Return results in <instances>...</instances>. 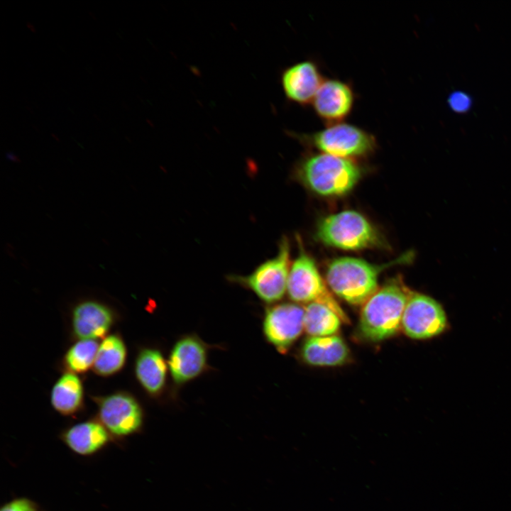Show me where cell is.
Segmentation results:
<instances>
[{
    "label": "cell",
    "mask_w": 511,
    "mask_h": 511,
    "mask_svg": "<svg viewBox=\"0 0 511 511\" xmlns=\"http://www.w3.org/2000/svg\"><path fill=\"white\" fill-rule=\"evenodd\" d=\"M448 104L455 112L464 113L470 109L472 99L466 93L462 91H455L449 95Z\"/></svg>",
    "instance_id": "7402d4cb"
},
{
    "label": "cell",
    "mask_w": 511,
    "mask_h": 511,
    "mask_svg": "<svg viewBox=\"0 0 511 511\" xmlns=\"http://www.w3.org/2000/svg\"><path fill=\"white\" fill-rule=\"evenodd\" d=\"M167 366L158 350L146 348L140 353L136 361V376L150 394L158 395L163 391L166 383Z\"/></svg>",
    "instance_id": "e0dca14e"
},
{
    "label": "cell",
    "mask_w": 511,
    "mask_h": 511,
    "mask_svg": "<svg viewBox=\"0 0 511 511\" xmlns=\"http://www.w3.org/2000/svg\"><path fill=\"white\" fill-rule=\"evenodd\" d=\"M287 134L322 153L348 159L367 156L375 151L378 145L373 133L344 121L326 125L324 128L312 133L288 131Z\"/></svg>",
    "instance_id": "277c9868"
},
{
    "label": "cell",
    "mask_w": 511,
    "mask_h": 511,
    "mask_svg": "<svg viewBox=\"0 0 511 511\" xmlns=\"http://www.w3.org/2000/svg\"><path fill=\"white\" fill-rule=\"evenodd\" d=\"M446 313L434 298L412 292L406 304L402 329L410 338L425 340L436 337L447 330Z\"/></svg>",
    "instance_id": "ba28073f"
},
{
    "label": "cell",
    "mask_w": 511,
    "mask_h": 511,
    "mask_svg": "<svg viewBox=\"0 0 511 511\" xmlns=\"http://www.w3.org/2000/svg\"><path fill=\"white\" fill-rule=\"evenodd\" d=\"M98 343L94 339H82L70 348L66 356L68 367L73 371L80 373L94 364L99 349Z\"/></svg>",
    "instance_id": "44dd1931"
},
{
    "label": "cell",
    "mask_w": 511,
    "mask_h": 511,
    "mask_svg": "<svg viewBox=\"0 0 511 511\" xmlns=\"http://www.w3.org/2000/svg\"><path fill=\"white\" fill-rule=\"evenodd\" d=\"M82 398V387L77 376L66 373L56 383L52 390L54 408L62 414H70L79 408Z\"/></svg>",
    "instance_id": "d6986e66"
},
{
    "label": "cell",
    "mask_w": 511,
    "mask_h": 511,
    "mask_svg": "<svg viewBox=\"0 0 511 511\" xmlns=\"http://www.w3.org/2000/svg\"><path fill=\"white\" fill-rule=\"evenodd\" d=\"M295 175L310 191L322 197H340L356 186L362 175L354 160L326 153L310 154L297 164Z\"/></svg>",
    "instance_id": "6da1fadb"
},
{
    "label": "cell",
    "mask_w": 511,
    "mask_h": 511,
    "mask_svg": "<svg viewBox=\"0 0 511 511\" xmlns=\"http://www.w3.org/2000/svg\"><path fill=\"white\" fill-rule=\"evenodd\" d=\"M341 322L340 317L324 304L312 302L304 308V331L311 336L336 335Z\"/></svg>",
    "instance_id": "ac0fdd59"
},
{
    "label": "cell",
    "mask_w": 511,
    "mask_h": 511,
    "mask_svg": "<svg viewBox=\"0 0 511 511\" xmlns=\"http://www.w3.org/2000/svg\"><path fill=\"white\" fill-rule=\"evenodd\" d=\"M0 511H38V507L33 500L20 498L4 504Z\"/></svg>",
    "instance_id": "603a6c76"
},
{
    "label": "cell",
    "mask_w": 511,
    "mask_h": 511,
    "mask_svg": "<svg viewBox=\"0 0 511 511\" xmlns=\"http://www.w3.org/2000/svg\"><path fill=\"white\" fill-rule=\"evenodd\" d=\"M321 69L313 60H305L285 67L280 82L286 98L302 106L311 105L323 82Z\"/></svg>",
    "instance_id": "7c38bea8"
},
{
    "label": "cell",
    "mask_w": 511,
    "mask_h": 511,
    "mask_svg": "<svg viewBox=\"0 0 511 511\" xmlns=\"http://www.w3.org/2000/svg\"><path fill=\"white\" fill-rule=\"evenodd\" d=\"M317 238L326 246L344 251H360L384 245L379 232L361 213L345 210L319 221Z\"/></svg>",
    "instance_id": "5b68a950"
},
{
    "label": "cell",
    "mask_w": 511,
    "mask_h": 511,
    "mask_svg": "<svg viewBox=\"0 0 511 511\" xmlns=\"http://www.w3.org/2000/svg\"><path fill=\"white\" fill-rule=\"evenodd\" d=\"M302 359L315 366H337L348 358L349 351L345 341L339 336H310L301 349Z\"/></svg>",
    "instance_id": "5bb4252c"
},
{
    "label": "cell",
    "mask_w": 511,
    "mask_h": 511,
    "mask_svg": "<svg viewBox=\"0 0 511 511\" xmlns=\"http://www.w3.org/2000/svg\"><path fill=\"white\" fill-rule=\"evenodd\" d=\"M297 244L298 254L290 265L287 280L289 297L297 303L324 304L334 310L344 323L348 324L349 318L329 291L300 237H297Z\"/></svg>",
    "instance_id": "52a82bcc"
},
{
    "label": "cell",
    "mask_w": 511,
    "mask_h": 511,
    "mask_svg": "<svg viewBox=\"0 0 511 511\" xmlns=\"http://www.w3.org/2000/svg\"><path fill=\"white\" fill-rule=\"evenodd\" d=\"M208 352L209 346L196 334L182 336L175 342L167 365L176 387L196 379L208 370Z\"/></svg>",
    "instance_id": "30bf717a"
},
{
    "label": "cell",
    "mask_w": 511,
    "mask_h": 511,
    "mask_svg": "<svg viewBox=\"0 0 511 511\" xmlns=\"http://www.w3.org/2000/svg\"><path fill=\"white\" fill-rule=\"evenodd\" d=\"M410 256L404 255L381 265L353 257L337 258L327 266L326 281L331 291L343 300L353 305L363 304L378 290L381 271L407 261Z\"/></svg>",
    "instance_id": "3957f363"
},
{
    "label": "cell",
    "mask_w": 511,
    "mask_h": 511,
    "mask_svg": "<svg viewBox=\"0 0 511 511\" xmlns=\"http://www.w3.org/2000/svg\"><path fill=\"white\" fill-rule=\"evenodd\" d=\"M412 293L401 278L388 281L363 304L359 329L363 336L380 341L395 335L402 328V319Z\"/></svg>",
    "instance_id": "7a4b0ae2"
},
{
    "label": "cell",
    "mask_w": 511,
    "mask_h": 511,
    "mask_svg": "<svg viewBox=\"0 0 511 511\" xmlns=\"http://www.w3.org/2000/svg\"><path fill=\"white\" fill-rule=\"evenodd\" d=\"M304 308L295 303H281L265 309L263 332L268 342L280 353H286L304 331Z\"/></svg>",
    "instance_id": "9c48e42d"
},
{
    "label": "cell",
    "mask_w": 511,
    "mask_h": 511,
    "mask_svg": "<svg viewBox=\"0 0 511 511\" xmlns=\"http://www.w3.org/2000/svg\"><path fill=\"white\" fill-rule=\"evenodd\" d=\"M101 424L116 436H126L138 432L143 424V413L137 402L126 394H115L100 403Z\"/></svg>",
    "instance_id": "4fadbf2b"
},
{
    "label": "cell",
    "mask_w": 511,
    "mask_h": 511,
    "mask_svg": "<svg viewBox=\"0 0 511 511\" xmlns=\"http://www.w3.org/2000/svg\"><path fill=\"white\" fill-rule=\"evenodd\" d=\"M356 94L351 83L337 78L324 79L312 106L326 125L343 122L351 114Z\"/></svg>",
    "instance_id": "8fae6325"
},
{
    "label": "cell",
    "mask_w": 511,
    "mask_h": 511,
    "mask_svg": "<svg viewBox=\"0 0 511 511\" xmlns=\"http://www.w3.org/2000/svg\"><path fill=\"white\" fill-rule=\"evenodd\" d=\"M27 26L28 27V28H30V30L31 31L35 32V30L33 29V28H35V27L33 25H31L30 23H27Z\"/></svg>",
    "instance_id": "cb8c5ba5"
},
{
    "label": "cell",
    "mask_w": 511,
    "mask_h": 511,
    "mask_svg": "<svg viewBox=\"0 0 511 511\" xmlns=\"http://www.w3.org/2000/svg\"><path fill=\"white\" fill-rule=\"evenodd\" d=\"M126 349L123 341L116 336L106 337L99 347L94 363V370L107 375L118 371L123 366Z\"/></svg>",
    "instance_id": "ffe728a7"
},
{
    "label": "cell",
    "mask_w": 511,
    "mask_h": 511,
    "mask_svg": "<svg viewBox=\"0 0 511 511\" xmlns=\"http://www.w3.org/2000/svg\"><path fill=\"white\" fill-rule=\"evenodd\" d=\"M111 323L110 310L99 302H83L74 310V331L80 339H94L101 337L107 332Z\"/></svg>",
    "instance_id": "2e32d148"
},
{
    "label": "cell",
    "mask_w": 511,
    "mask_h": 511,
    "mask_svg": "<svg viewBox=\"0 0 511 511\" xmlns=\"http://www.w3.org/2000/svg\"><path fill=\"white\" fill-rule=\"evenodd\" d=\"M276 255L258 265L247 275H229L227 280L252 291L261 301L274 304L287 292L290 268V244L283 236Z\"/></svg>",
    "instance_id": "8992f818"
},
{
    "label": "cell",
    "mask_w": 511,
    "mask_h": 511,
    "mask_svg": "<svg viewBox=\"0 0 511 511\" xmlns=\"http://www.w3.org/2000/svg\"><path fill=\"white\" fill-rule=\"evenodd\" d=\"M62 441L75 454L92 456L101 451L110 440L108 430L97 422H85L66 430Z\"/></svg>",
    "instance_id": "9a60e30c"
}]
</instances>
